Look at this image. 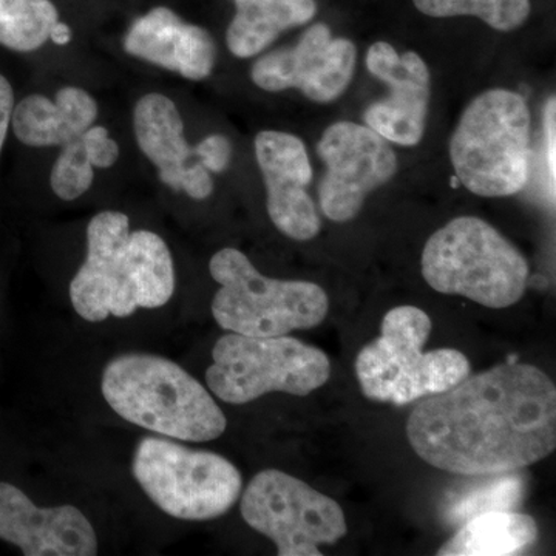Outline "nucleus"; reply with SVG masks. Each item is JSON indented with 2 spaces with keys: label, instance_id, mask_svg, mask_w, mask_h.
I'll return each mask as SVG.
<instances>
[{
  "label": "nucleus",
  "instance_id": "1",
  "mask_svg": "<svg viewBox=\"0 0 556 556\" xmlns=\"http://www.w3.org/2000/svg\"><path fill=\"white\" fill-rule=\"evenodd\" d=\"M407 437L420 459L460 477L532 466L556 447L555 383L533 365H496L419 402Z\"/></svg>",
  "mask_w": 556,
  "mask_h": 556
},
{
  "label": "nucleus",
  "instance_id": "2",
  "mask_svg": "<svg viewBox=\"0 0 556 556\" xmlns=\"http://www.w3.org/2000/svg\"><path fill=\"white\" fill-rule=\"evenodd\" d=\"M175 291L174 260L166 241L130 230L123 212L94 215L87 228V257L70 283V302L84 320L130 317L138 308L166 305Z\"/></svg>",
  "mask_w": 556,
  "mask_h": 556
},
{
  "label": "nucleus",
  "instance_id": "3",
  "mask_svg": "<svg viewBox=\"0 0 556 556\" xmlns=\"http://www.w3.org/2000/svg\"><path fill=\"white\" fill-rule=\"evenodd\" d=\"M101 391L127 422L179 441H214L228 427L225 413L199 380L169 358L127 353L104 368Z\"/></svg>",
  "mask_w": 556,
  "mask_h": 556
},
{
  "label": "nucleus",
  "instance_id": "4",
  "mask_svg": "<svg viewBox=\"0 0 556 556\" xmlns=\"http://www.w3.org/2000/svg\"><path fill=\"white\" fill-rule=\"evenodd\" d=\"M529 105L519 93L486 90L464 110L450 139L456 178L486 199L521 192L530 175Z\"/></svg>",
  "mask_w": 556,
  "mask_h": 556
},
{
  "label": "nucleus",
  "instance_id": "5",
  "mask_svg": "<svg viewBox=\"0 0 556 556\" xmlns=\"http://www.w3.org/2000/svg\"><path fill=\"white\" fill-rule=\"evenodd\" d=\"M422 276L441 294L503 309L525 295L529 263L484 219L457 217L427 240Z\"/></svg>",
  "mask_w": 556,
  "mask_h": 556
},
{
  "label": "nucleus",
  "instance_id": "6",
  "mask_svg": "<svg viewBox=\"0 0 556 556\" xmlns=\"http://www.w3.org/2000/svg\"><path fill=\"white\" fill-rule=\"evenodd\" d=\"M431 320L416 306H397L383 317L378 339L362 348L356 375L371 401L407 405L444 393L470 375V362L457 350L424 353Z\"/></svg>",
  "mask_w": 556,
  "mask_h": 556
},
{
  "label": "nucleus",
  "instance_id": "7",
  "mask_svg": "<svg viewBox=\"0 0 556 556\" xmlns=\"http://www.w3.org/2000/svg\"><path fill=\"white\" fill-rule=\"evenodd\" d=\"M208 270L222 287L212 300V316L226 331L277 338L316 328L327 317L328 295L318 285L263 276L239 249L218 251Z\"/></svg>",
  "mask_w": 556,
  "mask_h": 556
},
{
  "label": "nucleus",
  "instance_id": "8",
  "mask_svg": "<svg viewBox=\"0 0 556 556\" xmlns=\"http://www.w3.org/2000/svg\"><path fill=\"white\" fill-rule=\"evenodd\" d=\"M212 361L206 371L208 390L233 405L274 391L308 396L331 376L324 351L288 336L252 338L229 332L215 343Z\"/></svg>",
  "mask_w": 556,
  "mask_h": 556
},
{
  "label": "nucleus",
  "instance_id": "9",
  "mask_svg": "<svg viewBox=\"0 0 556 556\" xmlns=\"http://www.w3.org/2000/svg\"><path fill=\"white\" fill-rule=\"evenodd\" d=\"M131 471L160 510L185 521L223 517L243 489L239 468L226 457L163 438L139 442Z\"/></svg>",
  "mask_w": 556,
  "mask_h": 556
},
{
  "label": "nucleus",
  "instance_id": "10",
  "mask_svg": "<svg viewBox=\"0 0 556 556\" xmlns=\"http://www.w3.org/2000/svg\"><path fill=\"white\" fill-rule=\"evenodd\" d=\"M251 529L269 538L280 556H321L318 546L346 535L342 507L332 497L285 471H260L251 479L240 504Z\"/></svg>",
  "mask_w": 556,
  "mask_h": 556
},
{
  "label": "nucleus",
  "instance_id": "11",
  "mask_svg": "<svg viewBox=\"0 0 556 556\" xmlns=\"http://www.w3.org/2000/svg\"><path fill=\"white\" fill-rule=\"evenodd\" d=\"M327 174L318 186L320 207L329 219L356 218L365 199L397 172V159L386 138L356 123L332 124L317 146Z\"/></svg>",
  "mask_w": 556,
  "mask_h": 556
},
{
  "label": "nucleus",
  "instance_id": "12",
  "mask_svg": "<svg viewBox=\"0 0 556 556\" xmlns=\"http://www.w3.org/2000/svg\"><path fill=\"white\" fill-rule=\"evenodd\" d=\"M356 60V46L350 39L332 38L328 25L316 24L303 33L298 46L260 58L251 78L260 89H298L308 100L327 104L350 86Z\"/></svg>",
  "mask_w": 556,
  "mask_h": 556
},
{
  "label": "nucleus",
  "instance_id": "13",
  "mask_svg": "<svg viewBox=\"0 0 556 556\" xmlns=\"http://www.w3.org/2000/svg\"><path fill=\"white\" fill-rule=\"evenodd\" d=\"M367 68L390 87V94L365 110V124L387 141L407 148L419 144L426 134L430 101L426 62L415 51L399 56L393 46L380 40L369 47Z\"/></svg>",
  "mask_w": 556,
  "mask_h": 556
},
{
  "label": "nucleus",
  "instance_id": "14",
  "mask_svg": "<svg viewBox=\"0 0 556 556\" xmlns=\"http://www.w3.org/2000/svg\"><path fill=\"white\" fill-rule=\"evenodd\" d=\"M255 155L268 192L270 222L289 239L308 241L320 232V218L306 192L313 167L302 139L285 131H260Z\"/></svg>",
  "mask_w": 556,
  "mask_h": 556
},
{
  "label": "nucleus",
  "instance_id": "15",
  "mask_svg": "<svg viewBox=\"0 0 556 556\" xmlns=\"http://www.w3.org/2000/svg\"><path fill=\"white\" fill-rule=\"evenodd\" d=\"M0 540L25 556H94L98 536L79 508L38 507L20 486L0 481Z\"/></svg>",
  "mask_w": 556,
  "mask_h": 556
},
{
  "label": "nucleus",
  "instance_id": "16",
  "mask_svg": "<svg viewBox=\"0 0 556 556\" xmlns=\"http://www.w3.org/2000/svg\"><path fill=\"white\" fill-rule=\"evenodd\" d=\"M124 49L182 78H207L215 64V43L199 25L186 24L166 7H156L131 25Z\"/></svg>",
  "mask_w": 556,
  "mask_h": 556
},
{
  "label": "nucleus",
  "instance_id": "17",
  "mask_svg": "<svg viewBox=\"0 0 556 556\" xmlns=\"http://www.w3.org/2000/svg\"><path fill=\"white\" fill-rule=\"evenodd\" d=\"M98 104L86 90L65 87L56 101L42 94H30L13 109L14 135L30 148L64 146L79 139L93 126Z\"/></svg>",
  "mask_w": 556,
  "mask_h": 556
},
{
  "label": "nucleus",
  "instance_id": "18",
  "mask_svg": "<svg viewBox=\"0 0 556 556\" xmlns=\"http://www.w3.org/2000/svg\"><path fill=\"white\" fill-rule=\"evenodd\" d=\"M134 127L138 146L155 164L161 181L179 192L195 152L186 141L177 105L164 94H146L135 108Z\"/></svg>",
  "mask_w": 556,
  "mask_h": 556
},
{
  "label": "nucleus",
  "instance_id": "19",
  "mask_svg": "<svg viewBox=\"0 0 556 556\" xmlns=\"http://www.w3.org/2000/svg\"><path fill=\"white\" fill-rule=\"evenodd\" d=\"M226 42L237 58L255 56L280 33L308 24L317 13L316 0H236Z\"/></svg>",
  "mask_w": 556,
  "mask_h": 556
},
{
  "label": "nucleus",
  "instance_id": "20",
  "mask_svg": "<svg viewBox=\"0 0 556 556\" xmlns=\"http://www.w3.org/2000/svg\"><path fill=\"white\" fill-rule=\"evenodd\" d=\"M538 540L529 515L490 510L467 519L455 536L438 551L441 556H506L521 554Z\"/></svg>",
  "mask_w": 556,
  "mask_h": 556
},
{
  "label": "nucleus",
  "instance_id": "21",
  "mask_svg": "<svg viewBox=\"0 0 556 556\" xmlns=\"http://www.w3.org/2000/svg\"><path fill=\"white\" fill-rule=\"evenodd\" d=\"M58 21L50 0H0V43L14 51L38 50Z\"/></svg>",
  "mask_w": 556,
  "mask_h": 556
},
{
  "label": "nucleus",
  "instance_id": "22",
  "mask_svg": "<svg viewBox=\"0 0 556 556\" xmlns=\"http://www.w3.org/2000/svg\"><path fill=\"white\" fill-rule=\"evenodd\" d=\"M430 17L475 16L497 31H514L527 21L530 0H413Z\"/></svg>",
  "mask_w": 556,
  "mask_h": 556
},
{
  "label": "nucleus",
  "instance_id": "23",
  "mask_svg": "<svg viewBox=\"0 0 556 556\" xmlns=\"http://www.w3.org/2000/svg\"><path fill=\"white\" fill-rule=\"evenodd\" d=\"M62 152L54 161L50 185L61 200L72 201L83 197L93 182L91 166L83 139H75L62 146Z\"/></svg>",
  "mask_w": 556,
  "mask_h": 556
},
{
  "label": "nucleus",
  "instance_id": "24",
  "mask_svg": "<svg viewBox=\"0 0 556 556\" xmlns=\"http://www.w3.org/2000/svg\"><path fill=\"white\" fill-rule=\"evenodd\" d=\"M522 482L519 479L507 478L493 484L482 486L478 492H471L466 500L457 503L453 515L457 521L470 519L475 515L490 510H503V507L514 506L515 501L521 496Z\"/></svg>",
  "mask_w": 556,
  "mask_h": 556
},
{
  "label": "nucleus",
  "instance_id": "25",
  "mask_svg": "<svg viewBox=\"0 0 556 556\" xmlns=\"http://www.w3.org/2000/svg\"><path fill=\"white\" fill-rule=\"evenodd\" d=\"M80 139H83L91 166L108 169L118 160V144H116L115 139L110 138L105 127H90Z\"/></svg>",
  "mask_w": 556,
  "mask_h": 556
},
{
  "label": "nucleus",
  "instance_id": "26",
  "mask_svg": "<svg viewBox=\"0 0 556 556\" xmlns=\"http://www.w3.org/2000/svg\"><path fill=\"white\" fill-rule=\"evenodd\" d=\"M195 156H199L201 164L207 170L223 172L228 169L232 148H230L229 139L223 135H212L207 137L193 149Z\"/></svg>",
  "mask_w": 556,
  "mask_h": 556
},
{
  "label": "nucleus",
  "instance_id": "27",
  "mask_svg": "<svg viewBox=\"0 0 556 556\" xmlns=\"http://www.w3.org/2000/svg\"><path fill=\"white\" fill-rule=\"evenodd\" d=\"M181 190H185L193 200H204L211 195L214 182L203 164H190L186 177L182 179Z\"/></svg>",
  "mask_w": 556,
  "mask_h": 556
},
{
  "label": "nucleus",
  "instance_id": "28",
  "mask_svg": "<svg viewBox=\"0 0 556 556\" xmlns=\"http://www.w3.org/2000/svg\"><path fill=\"white\" fill-rule=\"evenodd\" d=\"M555 119H556V102L555 97L547 101L546 110H544V131H546V159L548 179H551L552 192L555 193L556 181V137H555Z\"/></svg>",
  "mask_w": 556,
  "mask_h": 556
},
{
  "label": "nucleus",
  "instance_id": "29",
  "mask_svg": "<svg viewBox=\"0 0 556 556\" xmlns=\"http://www.w3.org/2000/svg\"><path fill=\"white\" fill-rule=\"evenodd\" d=\"M14 109V93L9 79L0 75V155L5 144L7 134L11 124V115Z\"/></svg>",
  "mask_w": 556,
  "mask_h": 556
},
{
  "label": "nucleus",
  "instance_id": "30",
  "mask_svg": "<svg viewBox=\"0 0 556 556\" xmlns=\"http://www.w3.org/2000/svg\"><path fill=\"white\" fill-rule=\"evenodd\" d=\"M49 39L58 46H65L72 39V30H70L68 25L62 24L61 21L54 22L53 27L50 28Z\"/></svg>",
  "mask_w": 556,
  "mask_h": 556
}]
</instances>
